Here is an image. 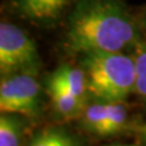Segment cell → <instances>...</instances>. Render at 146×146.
Here are the masks:
<instances>
[{
    "mask_svg": "<svg viewBox=\"0 0 146 146\" xmlns=\"http://www.w3.org/2000/svg\"><path fill=\"white\" fill-rule=\"evenodd\" d=\"M141 40L138 17L131 15L123 0L74 1L65 38L70 52H124Z\"/></svg>",
    "mask_w": 146,
    "mask_h": 146,
    "instance_id": "6da1fadb",
    "label": "cell"
},
{
    "mask_svg": "<svg viewBox=\"0 0 146 146\" xmlns=\"http://www.w3.org/2000/svg\"><path fill=\"white\" fill-rule=\"evenodd\" d=\"M80 67L88 90L102 101H124L135 88V62L124 52H90L80 55Z\"/></svg>",
    "mask_w": 146,
    "mask_h": 146,
    "instance_id": "7a4b0ae2",
    "label": "cell"
},
{
    "mask_svg": "<svg viewBox=\"0 0 146 146\" xmlns=\"http://www.w3.org/2000/svg\"><path fill=\"white\" fill-rule=\"evenodd\" d=\"M42 66L36 44L18 26L3 21L0 23V73L1 77L11 74H33Z\"/></svg>",
    "mask_w": 146,
    "mask_h": 146,
    "instance_id": "3957f363",
    "label": "cell"
},
{
    "mask_svg": "<svg viewBox=\"0 0 146 146\" xmlns=\"http://www.w3.org/2000/svg\"><path fill=\"white\" fill-rule=\"evenodd\" d=\"M43 91L33 74H11L1 77L0 112L36 117L42 111Z\"/></svg>",
    "mask_w": 146,
    "mask_h": 146,
    "instance_id": "277c9868",
    "label": "cell"
},
{
    "mask_svg": "<svg viewBox=\"0 0 146 146\" xmlns=\"http://www.w3.org/2000/svg\"><path fill=\"white\" fill-rule=\"evenodd\" d=\"M71 3L72 0H13L17 12L35 23L56 21Z\"/></svg>",
    "mask_w": 146,
    "mask_h": 146,
    "instance_id": "5b68a950",
    "label": "cell"
},
{
    "mask_svg": "<svg viewBox=\"0 0 146 146\" xmlns=\"http://www.w3.org/2000/svg\"><path fill=\"white\" fill-rule=\"evenodd\" d=\"M49 83L57 84L70 90L79 100L86 104L88 100V80L82 67H73L70 65H61L55 70L48 79Z\"/></svg>",
    "mask_w": 146,
    "mask_h": 146,
    "instance_id": "8992f818",
    "label": "cell"
},
{
    "mask_svg": "<svg viewBox=\"0 0 146 146\" xmlns=\"http://www.w3.org/2000/svg\"><path fill=\"white\" fill-rule=\"evenodd\" d=\"M48 93L55 112L65 119L80 117L82 112L84 111L86 104L79 100L76 95H73L70 90H67L63 86L48 82Z\"/></svg>",
    "mask_w": 146,
    "mask_h": 146,
    "instance_id": "52a82bcc",
    "label": "cell"
},
{
    "mask_svg": "<svg viewBox=\"0 0 146 146\" xmlns=\"http://www.w3.org/2000/svg\"><path fill=\"white\" fill-rule=\"evenodd\" d=\"M26 146H83L79 136L63 127L51 125L35 133Z\"/></svg>",
    "mask_w": 146,
    "mask_h": 146,
    "instance_id": "ba28073f",
    "label": "cell"
},
{
    "mask_svg": "<svg viewBox=\"0 0 146 146\" xmlns=\"http://www.w3.org/2000/svg\"><path fill=\"white\" fill-rule=\"evenodd\" d=\"M80 123L88 133L98 136H106L107 101L100 100L98 102L86 104L80 115Z\"/></svg>",
    "mask_w": 146,
    "mask_h": 146,
    "instance_id": "9c48e42d",
    "label": "cell"
},
{
    "mask_svg": "<svg viewBox=\"0 0 146 146\" xmlns=\"http://www.w3.org/2000/svg\"><path fill=\"white\" fill-rule=\"evenodd\" d=\"M26 122L22 115L1 113L0 116V146H21Z\"/></svg>",
    "mask_w": 146,
    "mask_h": 146,
    "instance_id": "30bf717a",
    "label": "cell"
},
{
    "mask_svg": "<svg viewBox=\"0 0 146 146\" xmlns=\"http://www.w3.org/2000/svg\"><path fill=\"white\" fill-rule=\"evenodd\" d=\"M135 62V88L134 93L146 104V40H141L133 49Z\"/></svg>",
    "mask_w": 146,
    "mask_h": 146,
    "instance_id": "8fae6325",
    "label": "cell"
},
{
    "mask_svg": "<svg viewBox=\"0 0 146 146\" xmlns=\"http://www.w3.org/2000/svg\"><path fill=\"white\" fill-rule=\"evenodd\" d=\"M123 101H107L106 136L123 133L128 127V111Z\"/></svg>",
    "mask_w": 146,
    "mask_h": 146,
    "instance_id": "7c38bea8",
    "label": "cell"
},
{
    "mask_svg": "<svg viewBox=\"0 0 146 146\" xmlns=\"http://www.w3.org/2000/svg\"><path fill=\"white\" fill-rule=\"evenodd\" d=\"M138 21L141 28V33L146 36V7L143 10V12H140V15L138 16Z\"/></svg>",
    "mask_w": 146,
    "mask_h": 146,
    "instance_id": "4fadbf2b",
    "label": "cell"
},
{
    "mask_svg": "<svg viewBox=\"0 0 146 146\" xmlns=\"http://www.w3.org/2000/svg\"><path fill=\"white\" fill-rule=\"evenodd\" d=\"M136 131H138V135H139V138L141 140V143L146 146V123L139 125L138 128H136Z\"/></svg>",
    "mask_w": 146,
    "mask_h": 146,
    "instance_id": "5bb4252c",
    "label": "cell"
},
{
    "mask_svg": "<svg viewBox=\"0 0 146 146\" xmlns=\"http://www.w3.org/2000/svg\"><path fill=\"white\" fill-rule=\"evenodd\" d=\"M115 146H135V145H115Z\"/></svg>",
    "mask_w": 146,
    "mask_h": 146,
    "instance_id": "9a60e30c",
    "label": "cell"
}]
</instances>
